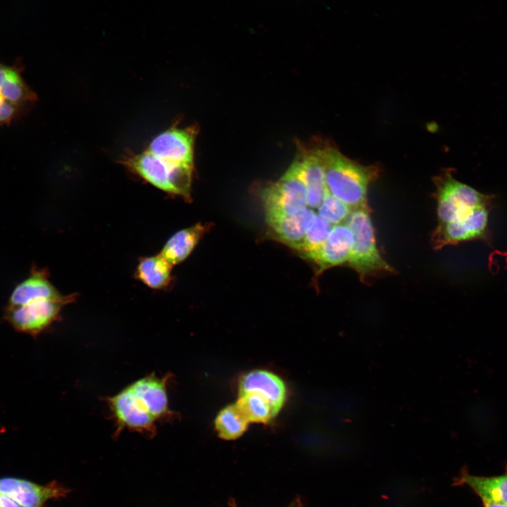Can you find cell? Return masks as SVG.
Listing matches in <instances>:
<instances>
[{
  "mask_svg": "<svg viewBox=\"0 0 507 507\" xmlns=\"http://www.w3.org/2000/svg\"><path fill=\"white\" fill-rule=\"evenodd\" d=\"M169 379L170 375L158 377L151 373L107 398L115 434L128 430L153 436L158 423L173 416L168 395Z\"/></svg>",
  "mask_w": 507,
  "mask_h": 507,
  "instance_id": "1",
  "label": "cell"
},
{
  "mask_svg": "<svg viewBox=\"0 0 507 507\" xmlns=\"http://www.w3.org/2000/svg\"><path fill=\"white\" fill-rule=\"evenodd\" d=\"M320 151L327 190L351 210L368 206V188L377 177V168L356 163L330 146Z\"/></svg>",
  "mask_w": 507,
  "mask_h": 507,
  "instance_id": "2",
  "label": "cell"
},
{
  "mask_svg": "<svg viewBox=\"0 0 507 507\" xmlns=\"http://www.w3.org/2000/svg\"><path fill=\"white\" fill-rule=\"evenodd\" d=\"M353 242L346 264L367 283L379 276L394 273V268L382 258L376 245L368 206L353 209L346 220Z\"/></svg>",
  "mask_w": 507,
  "mask_h": 507,
  "instance_id": "3",
  "label": "cell"
},
{
  "mask_svg": "<svg viewBox=\"0 0 507 507\" xmlns=\"http://www.w3.org/2000/svg\"><path fill=\"white\" fill-rule=\"evenodd\" d=\"M120 163L159 189L190 199L193 165L170 161L147 151L125 156Z\"/></svg>",
  "mask_w": 507,
  "mask_h": 507,
  "instance_id": "4",
  "label": "cell"
},
{
  "mask_svg": "<svg viewBox=\"0 0 507 507\" xmlns=\"http://www.w3.org/2000/svg\"><path fill=\"white\" fill-rule=\"evenodd\" d=\"M439 223L466 218L477 208L491 206L492 197L445 173L434 178Z\"/></svg>",
  "mask_w": 507,
  "mask_h": 507,
  "instance_id": "5",
  "label": "cell"
},
{
  "mask_svg": "<svg viewBox=\"0 0 507 507\" xmlns=\"http://www.w3.org/2000/svg\"><path fill=\"white\" fill-rule=\"evenodd\" d=\"M73 296L41 298L32 300L22 306L6 307V319L17 330L36 335L58 317L62 308L72 301Z\"/></svg>",
  "mask_w": 507,
  "mask_h": 507,
  "instance_id": "6",
  "label": "cell"
},
{
  "mask_svg": "<svg viewBox=\"0 0 507 507\" xmlns=\"http://www.w3.org/2000/svg\"><path fill=\"white\" fill-rule=\"evenodd\" d=\"M263 199L268 220L306 208L307 190L292 165L277 182L265 189Z\"/></svg>",
  "mask_w": 507,
  "mask_h": 507,
  "instance_id": "7",
  "label": "cell"
},
{
  "mask_svg": "<svg viewBox=\"0 0 507 507\" xmlns=\"http://www.w3.org/2000/svg\"><path fill=\"white\" fill-rule=\"evenodd\" d=\"M490 208L491 206H484L465 219L439 223L432 235L434 249H440L445 246L485 238Z\"/></svg>",
  "mask_w": 507,
  "mask_h": 507,
  "instance_id": "8",
  "label": "cell"
},
{
  "mask_svg": "<svg viewBox=\"0 0 507 507\" xmlns=\"http://www.w3.org/2000/svg\"><path fill=\"white\" fill-rule=\"evenodd\" d=\"M196 129L173 126L156 136L146 151L165 160L193 165Z\"/></svg>",
  "mask_w": 507,
  "mask_h": 507,
  "instance_id": "9",
  "label": "cell"
},
{
  "mask_svg": "<svg viewBox=\"0 0 507 507\" xmlns=\"http://www.w3.org/2000/svg\"><path fill=\"white\" fill-rule=\"evenodd\" d=\"M68 489L56 482L40 485L23 479H0V494L10 497L21 507H44L45 503L65 496Z\"/></svg>",
  "mask_w": 507,
  "mask_h": 507,
  "instance_id": "10",
  "label": "cell"
},
{
  "mask_svg": "<svg viewBox=\"0 0 507 507\" xmlns=\"http://www.w3.org/2000/svg\"><path fill=\"white\" fill-rule=\"evenodd\" d=\"M353 242V233L346 223L333 226L321 247L307 258L317 266L318 273L347 263Z\"/></svg>",
  "mask_w": 507,
  "mask_h": 507,
  "instance_id": "11",
  "label": "cell"
},
{
  "mask_svg": "<svg viewBox=\"0 0 507 507\" xmlns=\"http://www.w3.org/2000/svg\"><path fill=\"white\" fill-rule=\"evenodd\" d=\"M292 165L306 187L307 206L318 208L327 188L320 149L304 152Z\"/></svg>",
  "mask_w": 507,
  "mask_h": 507,
  "instance_id": "12",
  "label": "cell"
},
{
  "mask_svg": "<svg viewBox=\"0 0 507 507\" xmlns=\"http://www.w3.org/2000/svg\"><path fill=\"white\" fill-rule=\"evenodd\" d=\"M256 392L270 403L277 415L287 398V388L283 380L273 373L264 370H254L241 379L239 394Z\"/></svg>",
  "mask_w": 507,
  "mask_h": 507,
  "instance_id": "13",
  "label": "cell"
},
{
  "mask_svg": "<svg viewBox=\"0 0 507 507\" xmlns=\"http://www.w3.org/2000/svg\"><path fill=\"white\" fill-rule=\"evenodd\" d=\"M315 215L311 208L306 207L294 214L268 220L267 222L282 242L298 250Z\"/></svg>",
  "mask_w": 507,
  "mask_h": 507,
  "instance_id": "14",
  "label": "cell"
},
{
  "mask_svg": "<svg viewBox=\"0 0 507 507\" xmlns=\"http://www.w3.org/2000/svg\"><path fill=\"white\" fill-rule=\"evenodd\" d=\"M61 296L49 281L46 270L34 268L30 275L13 289L7 307L20 306L37 299Z\"/></svg>",
  "mask_w": 507,
  "mask_h": 507,
  "instance_id": "15",
  "label": "cell"
},
{
  "mask_svg": "<svg viewBox=\"0 0 507 507\" xmlns=\"http://www.w3.org/2000/svg\"><path fill=\"white\" fill-rule=\"evenodd\" d=\"M0 96L26 111L37 101V94L23 79L22 68L18 63L8 65L0 62Z\"/></svg>",
  "mask_w": 507,
  "mask_h": 507,
  "instance_id": "16",
  "label": "cell"
},
{
  "mask_svg": "<svg viewBox=\"0 0 507 507\" xmlns=\"http://www.w3.org/2000/svg\"><path fill=\"white\" fill-rule=\"evenodd\" d=\"M455 485H466L481 499L507 505V468L506 471L494 476L473 475L462 470L454 479Z\"/></svg>",
  "mask_w": 507,
  "mask_h": 507,
  "instance_id": "17",
  "label": "cell"
},
{
  "mask_svg": "<svg viewBox=\"0 0 507 507\" xmlns=\"http://www.w3.org/2000/svg\"><path fill=\"white\" fill-rule=\"evenodd\" d=\"M207 227L197 223L174 234L165 244L160 255L171 265L186 259L196 246Z\"/></svg>",
  "mask_w": 507,
  "mask_h": 507,
  "instance_id": "18",
  "label": "cell"
},
{
  "mask_svg": "<svg viewBox=\"0 0 507 507\" xmlns=\"http://www.w3.org/2000/svg\"><path fill=\"white\" fill-rule=\"evenodd\" d=\"M172 265L160 254L141 258L135 271L136 277L147 287H166L171 280Z\"/></svg>",
  "mask_w": 507,
  "mask_h": 507,
  "instance_id": "19",
  "label": "cell"
},
{
  "mask_svg": "<svg viewBox=\"0 0 507 507\" xmlns=\"http://www.w3.org/2000/svg\"><path fill=\"white\" fill-rule=\"evenodd\" d=\"M235 403L249 423L266 424L276 416L269 401L256 392L239 394Z\"/></svg>",
  "mask_w": 507,
  "mask_h": 507,
  "instance_id": "20",
  "label": "cell"
},
{
  "mask_svg": "<svg viewBox=\"0 0 507 507\" xmlns=\"http://www.w3.org/2000/svg\"><path fill=\"white\" fill-rule=\"evenodd\" d=\"M249 422L236 403L223 408L218 413L214 425L218 436L225 440L240 437L247 430Z\"/></svg>",
  "mask_w": 507,
  "mask_h": 507,
  "instance_id": "21",
  "label": "cell"
},
{
  "mask_svg": "<svg viewBox=\"0 0 507 507\" xmlns=\"http://www.w3.org/2000/svg\"><path fill=\"white\" fill-rule=\"evenodd\" d=\"M333 226L316 214L298 251L307 258L325 243Z\"/></svg>",
  "mask_w": 507,
  "mask_h": 507,
  "instance_id": "22",
  "label": "cell"
},
{
  "mask_svg": "<svg viewBox=\"0 0 507 507\" xmlns=\"http://www.w3.org/2000/svg\"><path fill=\"white\" fill-rule=\"evenodd\" d=\"M318 208V215L333 225L344 223L352 211L346 204L333 196L327 188Z\"/></svg>",
  "mask_w": 507,
  "mask_h": 507,
  "instance_id": "23",
  "label": "cell"
},
{
  "mask_svg": "<svg viewBox=\"0 0 507 507\" xmlns=\"http://www.w3.org/2000/svg\"><path fill=\"white\" fill-rule=\"evenodd\" d=\"M26 111L0 96V127L11 124Z\"/></svg>",
  "mask_w": 507,
  "mask_h": 507,
  "instance_id": "24",
  "label": "cell"
},
{
  "mask_svg": "<svg viewBox=\"0 0 507 507\" xmlns=\"http://www.w3.org/2000/svg\"><path fill=\"white\" fill-rule=\"evenodd\" d=\"M0 507H21L10 497L0 494Z\"/></svg>",
  "mask_w": 507,
  "mask_h": 507,
  "instance_id": "25",
  "label": "cell"
},
{
  "mask_svg": "<svg viewBox=\"0 0 507 507\" xmlns=\"http://www.w3.org/2000/svg\"><path fill=\"white\" fill-rule=\"evenodd\" d=\"M483 507H507V505L506 504H501V503H490V502H482Z\"/></svg>",
  "mask_w": 507,
  "mask_h": 507,
  "instance_id": "26",
  "label": "cell"
},
{
  "mask_svg": "<svg viewBox=\"0 0 507 507\" xmlns=\"http://www.w3.org/2000/svg\"><path fill=\"white\" fill-rule=\"evenodd\" d=\"M290 507H292V506H290Z\"/></svg>",
  "mask_w": 507,
  "mask_h": 507,
  "instance_id": "27",
  "label": "cell"
}]
</instances>
